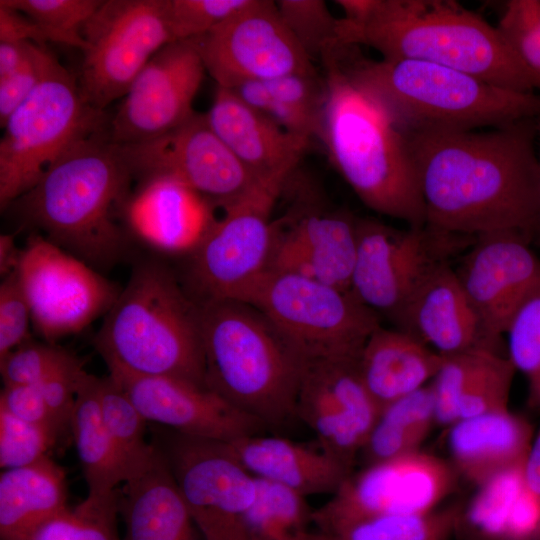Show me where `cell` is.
<instances>
[{
	"instance_id": "836d02e7",
	"label": "cell",
	"mask_w": 540,
	"mask_h": 540,
	"mask_svg": "<svg viewBox=\"0 0 540 540\" xmlns=\"http://www.w3.org/2000/svg\"><path fill=\"white\" fill-rule=\"evenodd\" d=\"M462 512V505H451L423 514L376 516L332 532L312 530L307 540H450Z\"/></svg>"
},
{
	"instance_id": "f5cc1de1",
	"label": "cell",
	"mask_w": 540,
	"mask_h": 540,
	"mask_svg": "<svg viewBox=\"0 0 540 540\" xmlns=\"http://www.w3.org/2000/svg\"><path fill=\"white\" fill-rule=\"evenodd\" d=\"M521 475L524 490L540 501V424L534 432Z\"/></svg>"
},
{
	"instance_id": "6f0895ef",
	"label": "cell",
	"mask_w": 540,
	"mask_h": 540,
	"mask_svg": "<svg viewBox=\"0 0 540 540\" xmlns=\"http://www.w3.org/2000/svg\"><path fill=\"white\" fill-rule=\"evenodd\" d=\"M538 540H540V537L538 538Z\"/></svg>"
},
{
	"instance_id": "d6986e66",
	"label": "cell",
	"mask_w": 540,
	"mask_h": 540,
	"mask_svg": "<svg viewBox=\"0 0 540 540\" xmlns=\"http://www.w3.org/2000/svg\"><path fill=\"white\" fill-rule=\"evenodd\" d=\"M358 359L306 363L296 402L297 419L314 432L318 446L350 469L380 413Z\"/></svg>"
},
{
	"instance_id": "f1b7e54d",
	"label": "cell",
	"mask_w": 540,
	"mask_h": 540,
	"mask_svg": "<svg viewBox=\"0 0 540 540\" xmlns=\"http://www.w3.org/2000/svg\"><path fill=\"white\" fill-rule=\"evenodd\" d=\"M63 468L48 456L0 475V540H29L47 520L69 508Z\"/></svg>"
},
{
	"instance_id": "7dc6e473",
	"label": "cell",
	"mask_w": 540,
	"mask_h": 540,
	"mask_svg": "<svg viewBox=\"0 0 540 540\" xmlns=\"http://www.w3.org/2000/svg\"><path fill=\"white\" fill-rule=\"evenodd\" d=\"M32 315L15 271L0 285V358L30 339Z\"/></svg>"
},
{
	"instance_id": "7c38bea8",
	"label": "cell",
	"mask_w": 540,
	"mask_h": 540,
	"mask_svg": "<svg viewBox=\"0 0 540 540\" xmlns=\"http://www.w3.org/2000/svg\"><path fill=\"white\" fill-rule=\"evenodd\" d=\"M81 34L87 48L78 82L86 101L104 110L125 96L160 49L174 42L168 0H103Z\"/></svg>"
},
{
	"instance_id": "4316f807",
	"label": "cell",
	"mask_w": 540,
	"mask_h": 540,
	"mask_svg": "<svg viewBox=\"0 0 540 540\" xmlns=\"http://www.w3.org/2000/svg\"><path fill=\"white\" fill-rule=\"evenodd\" d=\"M118 495L125 525L122 540H200L170 467L157 446L151 464L124 482Z\"/></svg>"
},
{
	"instance_id": "f6af8a7d",
	"label": "cell",
	"mask_w": 540,
	"mask_h": 540,
	"mask_svg": "<svg viewBox=\"0 0 540 540\" xmlns=\"http://www.w3.org/2000/svg\"><path fill=\"white\" fill-rule=\"evenodd\" d=\"M56 437L0 408V466L11 469L44 458Z\"/></svg>"
},
{
	"instance_id": "ee69618b",
	"label": "cell",
	"mask_w": 540,
	"mask_h": 540,
	"mask_svg": "<svg viewBox=\"0 0 540 540\" xmlns=\"http://www.w3.org/2000/svg\"><path fill=\"white\" fill-rule=\"evenodd\" d=\"M251 0H168L174 41L201 37L249 5Z\"/></svg>"
},
{
	"instance_id": "3957f363",
	"label": "cell",
	"mask_w": 540,
	"mask_h": 540,
	"mask_svg": "<svg viewBox=\"0 0 540 540\" xmlns=\"http://www.w3.org/2000/svg\"><path fill=\"white\" fill-rule=\"evenodd\" d=\"M133 175L108 131L82 141L14 203L25 225L91 267L126 252V215Z\"/></svg>"
},
{
	"instance_id": "2e32d148",
	"label": "cell",
	"mask_w": 540,
	"mask_h": 540,
	"mask_svg": "<svg viewBox=\"0 0 540 540\" xmlns=\"http://www.w3.org/2000/svg\"><path fill=\"white\" fill-rule=\"evenodd\" d=\"M36 331L51 342L107 313L119 288L39 233L28 236L15 270Z\"/></svg>"
},
{
	"instance_id": "83f0119b",
	"label": "cell",
	"mask_w": 540,
	"mask_h": 540,
	"mask_svg": "<svg viewBox=\"0 0 540 540\" xmlns=\"http://www.w3.org/2000/svg\"><path fill=\"white\" fill-rule=\"evenodd\" d=\"M443 361L409 333L381 325L365 342L358 359L361 378L380 411L429 384Z\"/></svg>"
},
{
	"instance_id": "f35d334b",
	"label": "cell",
	"mask_w": 540,
	"mask_h": 540,
	"mask_svg": "<svg viewBox=\"0 0 540 540\" xmlns=\"http://www.w3.org/2000/svg\"><path fill=\"white\" fill-rule=\"evenodd\" d=\"M276 5L285 25L313 62L338 49V18L325 1L278 0Z\"/></svg>"
},
{
	"instance_id": "d590c367",
	"label": "cell",
	"mask_w": 540,
	"mask_h": 540,
	"mask_svg": "<svg viewBox=\"0 0 540 540\" xmlns=\"http://www.w3.org/2000/svg\"><path fill=\"white\" fill-rule=\"evenodd\" d=\"M306 497L257 479V493L246 517L248 540H307L313 510Z\"/></svg>"
},
{
	"instance_id": "9a60e30c",
	"label": "cell",
	"mask_w": 540,
	"mask_h": 540,
	"mask_svg": "<svg viewBox=\"0 0 540 540\" xmlns=\"http://www.w3.org/2000/svg\"><path fill=\"white\" fill-rule=\"evenodd\" d=\"M119 147L134 179L174 182L221 208L264 181L232 153L206 115L197 112L161 136Z\"/></svg>"
},
{
	"instance_id": "484cf974",
	"label": "cell",
	"mask_w": 540,
	"mask_h": 540,
	"mask_svg": "<svg viewBox=\"0 0 540 540\" xmlns=\"http://www.w3.org/2000/svg\"><path fill=\"white\" fill-rule=\"evenodd\" d=\"M225 444L256 479L281 485L304 497L333 495L353 472L320 447L280 436L256 434Z\"/></svg>"
},
{
	"instance_id": "ffe728a7",
	"label": "cell",
	"mask_w": 540,
	"mask_h": 540,
	"mask_svg": "<svg viewBox=\"0 0 540 540\" xmlns=\"http://www.w3.org/2000/svg\"><path fill=\"white\" fill-rule=\"evenodd\" d=\"M531 241L514 231L477 236L454 268L486 338L495 346L517 308L540 286V259Z\"/></svg>"
},
{
	"instance_id": "4dcf8cb0",
	"label": "cell",
	"mask_w": 540,
	"mask_h": 540,
	"mask_svg": "<svg viewBox=\"0 0 540 540\" xmlns=\"http://www.w3.org/2000/svg\"><path fill=\"white\" fill-rule=\"evenodd\" d=\"M231 90L286 131L308 139L319 137L327 84L318 72L251 81Z\"/></svg>"
},
{
	"instance_id": "d4e9b609",
	"label": "cell",
	"mask_w": 540,
	"mask_h": 540,
	"mask_svg": "<svg viewBox=\"0 0 540 540\" xmlns=\"http://www.w3.org/2000/svg\"><path fill=\"white\" fill-rule=\"evenodd\" d=\"M533 436L532 425L509 409L459 420L448 437L451 465L480 488L521 468Z\"/></svg>"
},
{
	"instance_id": "681fc988",
	"label": "cell",
	"mask_w": 540,
	"mask_h": 540,
	"mask_svg": "<svg viewBox=\"0 0 540 540\" xmlns=\"http://www.w3.org/2000/svg\"><path fill=\"white\" fill-rule=\"evenodd\" d=\"M49 50L34 44L27 60L12 74L0 79V124L30 96L41 80Z\"/></svg>"
},
{
	"instance_id": "f546056e",
	"label": "cell",
	"mask_w": 540,
	"mask_h": 540,
	"mask_svg": "<svg viewBox=\"0 0 540 540\" xmlns=\"http://www.w3.org/2000/svg\"><path fill=\"white\" fill-rule=\"evenodd\" d=\"M145 192L151 196L157 206L142 194L130 204L149 212L127 207V211L149 214H129L133 230L150 245L170 252H182L195 249L212 216L210 204L202 197L174 182L158 180L145 184Z\"/></svg>"
},
{
	"instance_id": "44dd1931",
	"label": "cell",
	"mask_w": 540,
	"mask_h": 540,
	"mask_svg": "<svg viewBox=\"0 0 540 540\" xmlns=\"http://www.w3.org/2000/svg\"><path fill=\"white\" fill-rule=\"evenodd\" d=\"M146 419L178 433L228 443L261 434L265 426L215 392L166 376H145L109 369Z\"/></svg>"
},
{
	"instance_id": "30bf717a",
	"label": "cell",
	"mask_w": 540,
	"mask_h": 540,
	"mask_svg": "<svg viewBox=\"0 0 540 540\" xmlns=\"http://www.w3.org/2000/svg\"><path fill=\"white\" fill-rule=\"evenodd\" d=\"M286 184L261 181L212 218L191 252L190 276L199 301H238L268 270L277 230L272 213Z\"/></svg>"
},
{
	"instance_id": "ac0fdd59",
	"label": "cell",
	"mask_w": 540,
	"mask_h": 540,
	"mask_svg": "<svg viewBox=\"0 0 540 540\" xmlns=\"http://www.w3.org/2000/svg\"><path fill=\"white\" fill-rule=\"evenodd\" d=\"M206 69L195 39L160 49L140 71L108 124L117 145L144 142L183 124L195 113L193 101Z\"/></svg>"
},
{
	"instance_id": "ab89813d",
	"label": "cell",
	"mask_w": 540,
	"mask_h": 540,
	"mask_svg": "<svg viewBox=\"0 0 540 540\" xmlns=\"http://www.w3.org/2000/svg\"><path fill=\"white\" fill-rule=\"evenodd\" d=\"M515 372L507 355L492 351L463 392L456 409V422L508 410Z\"/></svg>"
},
{
	"instance_id": "e575fe53",
	"label": "cell",
	"mask_w": 540,
	"mask_h": 540,
	"mask_svg": "<svg viewBox=\"0 0 540 540\" xmlns=\"http://www.w3.org/2000/svg\"><path fill=\"white\" fill-rule=\"evenodd\" d=\"M100 397L103 419L126 482L146 470L156 446L145 439L146 419L110 375L100 378Z\"/></svg>"
},
{
	"instance_id": "11a10c76",
	"label": "cell",
	"mask_w": 540,
	"mask_h": 540,
	"mask_svg": "<svg viewBox=\"0 0 540 540\" xmlns=\"http://www.w3.org/2000/svg\"><path fill=\"white\" fill-rule=\"evenodd\" d=\"M20 256L21 248L16 246L14 236L2 234L0 236V273L2 278L16 270Z\"/></svg>"
},
{
	"instance_id": "7402d4cb",
	"label": "cell",
	"mask_w": 540,
	"mask_h": 540,
	"mask_svg": "<svg viewBox=\"0 0 540 540\" xmlns=\"http://www.w3.org/2000/svg\"><path fill=\"white\" fill-rule=\"evenodd\" d=\"M357 252V218L306 213L277 221L268 270L303 276L350 291Z\"/></svg>"
},
{
	"instance_id": "bcb514c9",
	"label": "cell",
	"mask_w": 540,
	"mask_h": 540,
	"mask_svg": "<svg viewBox=\"0 0 540 540\" xmlns=\"http://www.w3.org/2000/svg\"><path fill=\"white\" fill-rule=\"evenodd\" d=\"M103 0H0L55 31L83 38L81 29Z\"/></svg>"
},
{
	"instance_id": "277c9868",
	"label": "cell",
	"mask_w": 540,
	"mask_h": 540,
	"mask_svg": "<svg viewBox=\"0 0 540 540\" xmlns=\"http://www.w3.org/2000/svg\"><path fill=\"white\" fill-rule=\"evenodd\" d=\"M354 48L325 62L374 99L403 133L473 131L540 118V92L507 89L424 61L366 59Z\"/></svg>"
},
{
	"instance_id": "74e56055",
	"label": "cell",
	"mask_w": 540,
	"mask_h": 540,
	"mask_svg": "<svg viewBox=\"0 0 540 540\" xmlns=\"http://www.w3.org/2000/svg\"><path fill=\"white\" fill-rule=\"evenodd\" d=\"M504 334L506 355L515 370L524 375L529 399L540 410V286L517 308Z\"/></svg>"
},
{
	"instance_id": "1f68e13d",
	"label": "cell",
	"mask_w": 540,
	"mask_h": 540,
	"mask_svg": "<svg viewBox=\"0 0 540 540\" xmlns=\"http://www.w3.org/2000/svg\"><path fill=\"white\" fill-rule=\"evenodd\" d=\"M70 428L88 486V496L115 494L124 478L103 419L100 378L86 371L78 383Z\"/></svg>"
},
{
	"instance_id": "5bb4252c",
	"label": "cell",
	"mask_w": 540,
	"mask_h": 540,
	"mask_svg": "<svg viewBox=\"0 0 540 540\" xmlns=\"http://www.w3.org/2000/svg\"><path fill=\"white\" fill-rule=\"evenodd\" d=\"M457 475L451 463L422 450L368 464L313 510L312 523L332 532L366 518L427 513L455 490Z\"/></svg>"
},
{
	"instance_id": "5b68a950",
	"label": "cell",
	"mask_w": 540,
	"mask_h": 540,
	"mask_svg": "<svg viewBox=\"0 0 540 540\" xmlns=\"http://www.w3.org/2000/svg\"><path fill=\"white\" fill-rule=\"evenodd\" d=\"M327 98L319 138L357 197L371 210L423 226L425 211L404 133L333 63H323Z\"/></svg>"
},
{
	"instance_id": "8fae6325",
	"label": "cell",
	"mask_w": 540,
	"mask_h": 540,
	"mask_svg": "<svg viewBox=\"0 0 540 540\" xmlns=\"http://www.w3.org/2000/svg\"><path fill=\"white\" fill-rule=\"evenodd\" d=\"M474 239L426 224L397 229L376 219L357 218L350 292L379 317L394 323L426 277Z\"/></svg>"
},
{
	"instance_id": "e0dca14e",
	"label": "cell",
	"mask_w": 540,
	"mask_h": 540,
	"mask_svg": "<svg viewBox=\"0 0 540 540\" xmlns=\"http://www.w3.org/2000/svg\"><path fill=\"white\" fill-rule=\"evenodd\" d=\"M194 39L206 73L222 88L317 72L282 20L276 1L251 0L223 24Z\"/></svg>"
},
{
	"instance_id": "60d3db41",
	"label": "cell",
	"mask_w": 540,
	"mask_h": 540,
	"mask_svg": "<svg viewBox=\"0 0 540 540\" xmlns=\"http://www.w3.org/2000/svg\"><path fill=\"white\" fill-rule=\"evenodd\" d=\"M492 348H475L443 357L442 364L430 382L435 404L436 423L450 427L456 422L458 402Z\"/></svg>"
},
{
	"instance_id": "db71d44e",
	"label": "cell",
	"mask_w": 540,
	"mask_h": 540,
	"mask_svg": "<svg viewBox=\"0 0 540 540\" xmlns=\"http://www.w3.org/2000/svg\"><path fill=\"white\" fill-rule=\"evenodd\" d=\"M34 43L27 41L0 42V79L17 70L30 56Z\"/></svg>"
},
{
	"instance_id": "f907efd6",
	"label": "cell",
	"mask_w": 540,
	"mask_h": 540,
	"mask_svg": "<svg viewBox=\"0 0 540 540\" xmlns=\"http://www.w3.org/2000/svg\"><path fill=\"white\" fill-rule=\"evenodd\" d=\"M27 41L39 46L53 42L80 49L87 48L83 38L72 37L41 24L25 14L0 3V42Z\"/></svg>"
},
{
	"instance_id": "9c48e42d",
	"label": "cell",
	"mask_w": 540,
	"mask_h": 540,
	"mask_svg": "<svg viewBox=\"0 0 540 540\" xmlns=\"http://www.w3.org/2000/svg\"><path fill=\"white\" fill-rule=\"evenodd\" d=\"M259 311L305 362L357 358L381 324L350 291L267 270L238 300Z\"/></svg>"
},
{
	"instance_id": "4fadbf2b",
	"label": "cell",
	"mask_w": 540,
	"mask_h": 540,
	"mask_svg": "<svg viewBox=\"0 0 540 540\" xmlns=\"http://www.w3.org/2000/svg\"><path fill=\"white\" fill-rule=\"evenodd\" d=\"M152 442L165 457L202 540H248L246 517L257 479L227 445L173 430Z\"/></svg>"
},
{
	"instance_id": "6da1fadb",
	"label": "cell",
	"mask_w": 540,
	"mask_h": 540,
	"mask_svg": "<svg viewBox=\"0 0 540 540\" xmlns=\"http://www.w3.org/2000/svg\"><path fill=\"white\" fill-rule=\"evenodd\" d=\"M537 119L487 131L404 133L426 225L469 237L514 231L533 240L539 206Z\"/></svg>"
},
{
	"instance_id": "7bdbcfd3",
	"label": "cell",
	"mask_w": 540,
	"mask_h": 540,
	"mask_svg": "<svg viewBox=\"0 0 540 540\" xmlns=\"http://www.w3.org/2000/svg\"><path fill=\"white\" fill-rule=\"evenodd\" d=\"M74 354L51 342L31 338L0 358L4 385H37Z\"/></svg>"
},
{
	"instance_id": "816d5d0a",
	"label": "cell",
	"mask_w": 540,
	"mask_h": 540,
	"mask_svg": "<svg viewBox=\"0 0 540 540\" xmlns=\"http://www.w3.org/2000/svg\"><path fill=\"white\" fill-rule=\"evenodd\" d=\"M0 408L47 430L56 438L61 433L37 385H4L0 394Z\"/></svg>"
},
{
	"instance_id": "ba28073f",
	"label": "cell",
	"mask_w": 540,
	"mask_h": 540,
	"mask_svg": "<svg viewBox=\"0 0 540 540\" xmlns=\"http://www.w3.org/2000/svg\"><path fill=\"white\" fill-rule=\"evenodd\" d=\"M104 110L84 98L78 80L49 51L40 82L4 125L0 207L5 210L82 141L106 128Z\"/></svg>"
},
{
	"instance_id": "8d00e7d4",
	"label": "cell",
	"mask_w": 540,
	"mask_h": 540,
	"mask_svg": "<svg viewBox=\"0 0 540 540\" xmlns=\"http://www.w3.org/2000/svg\"><path fill=\"white\" fill-rule=\"evenodd\" d=\"M119 495L87 496L44 522L29 540H122L118 530Z\"/></svg>"
},
{
	"instance_id": "603a6c76",
	"label": "cell",
	"mask_w": 540,
	"mask_h": 540,
	"mask_svg": "<svg viewBox=\"0 0 540 540\" xmlns=\"http://www.w3.org/2000/svg\"><path fill=\"white\" fill-rule=\"evenodd\" d=\"M209 125L259 180L288 182L310 139L295 135L256 111L232 90L217 86Z\"/></svg>"
},
{
	"instance_id": "9f6ffc18",
	"label": "cell",
	"mask_w": 540,
	"mask_h": 540,
	"mask_svg": "<svg viewBox=\"0 0 540 540\" xmlns=\"http://www.w3.org/2000/svg\"><path fill=\"white\" fill-rule=\"evenodd\" d=\"M537 142H538V165H539V176H538V217L537 224L534 233V238L540 243V118L537 119Z\"/></svg>"
},
{
	"instance_id": "b9f144b4",
	"label": "cell",
	"mask_w": 540,
	"mask_h": 540,
	"mask_svg": "<svg viewBox=\"0 0 540 540\" xmlns=\"http://www.w3.org/2000/svg\"><path fill=\"white\" fill-rule=\"evenodd\" d=\"M495 27L514 56L540 78V1H507Z\"/></svg>"
},
{
	"instance_id": "cb8c5ba5",
	"label": "cell",
	"mask_w": 540,
	"mask_h": 540,
	"mask_svg": "<svg viewBox=\"0 0 540 540\" xmlns=\"http://www.w3.org/2000/svg\"><path fill=\"white\" fill-rule=\"evenodd\" d=\"M394 324L443 357L475 348L498 350L486 338L449 263L439 265L426 277Z\"/></svg>"
},
{
	"instance_id": "8992f818",
	"label": "cell",
	"mask_w": 540,
	"mask_h": 540,
	"mask_svg": "<svg viewBox=\"0 0 540 540\" xmlns=\"http://www.w3.org/2000/svg\"><path fill=\"white\" fill-rule=\"evenodd\" d=\"M197 302L206 387L265 428L296 420L306 363L250 305L234 300Z\"/></svg>"
},
{
	"instance_id": "d6a6232c",
	"label": "cell",
	"mask_w": 540,
	"mask_h": 540,
	"mask_svg": "<svg viewBox=\"0 0 540 540\" xmlns=\"http://www.w3.org/2000/svg\"><path fill=\"white\" fill-rule=\"evenodd\" d=\"M434 423L435 404L429 383L380 411L360 452L365 465L420 450Z\"/></svg>"
},
{
	"instance_id": "7a4b0ae2",
	"label": "cell",
	"mask_w": 540,
	"mask_h": 540,
	"mask_svg": "<svg viewBox=\"0 0 540 540\" xmlns=\"http://www.w3.org/2000/svg\"><path fill=\"white\" fill-rule=\"evenodd\" d=\"M339 47L365 45L384 59L429 62L500 87L540 91V78L508 49L495 26L452 0H337Z\"/></svg>"
},
{
	"instance_id": "52a82bcc",
	"label": "cell",
	"mask_w": 540,
	"mask_h": 540,
	"mask_svg": "<svg viewBox=\"0 0 540 540\" xmlns=\"http://www.w3.org/2000/svg\"><path fill=\"white\" fill-rule=\"evenodd\" d=\"M94 344L108 369L206 387L199 303L158 261L134 267Z\"/></svg>"
},
{
	"instance_id": "c3c4849f",
	"label": "cell",
	"mask_w": 540,
	"mask_h": 540,
	"mask_svg": "<svg viewBox=\"0 0 540 540\" xmlns=\"http://www.w3.org/2000/svg\"><path fill=\"white\" fill-rule=\"evenodd\" d=\"M84 371V361L73 355L65 364L37 384L61 432L70 427L76 391Z\"/></svg>"
}]
</instances>
